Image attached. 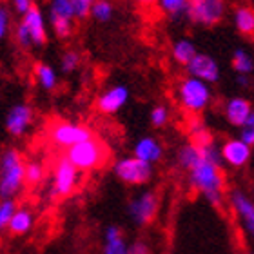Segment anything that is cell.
Wrapping results in <instances>:
<instances>
[{
  "instance_id": "35",
  "label": "cell",
  "mask_w": 254,
  "mask_h": 254,
  "mask_svg": "<svg viewBox=\"0 0 254 254\" xmlns=\"http://www.w3.org/2000/svg\"><path fill=\"white\" fill-rule=\"evenodd\" d=\"M242 140H244L247 145H254V113H251L249 120H247V124L244 126Z\"/></svg>"
},
{
  "instance_id": "14",
  "label": "cell",
  "mask_w": 254,
  "mask_h": 254,
  "mask_svg": "<svg viewBox=\"0 0 254 254\" xmlns=\"http://www.w3.org/2000/svg\"><path fill=\"white\" fill-rule=\"evenodd\" d=\"M231 205L251 238L254 240V201L242 190L231 192Z\"/></svg>"
},
{
  "instance_id": "28",
  "label": "cell",
  "mask_w": 254,
  "mask_h": 254,
  "mask_svg": "<svg viewBox=\"0 0 254 254\" xmlns=\"http://www.w3.org/2000/svg\"><path fill=\"white\" fill-rule=\"evenodd\" d=\"M60 71L65 74L69 73H74L80 65V53L78 51H74V49H67V51H64L62 57H60Z\"/></svg>"
},
{
  "instance_id": "30",
  "label": "cell",
  "mask_w": 254,
  "mask_h": 254,
  "mask_svg": "<svg viewBox=\"0 0 254 254\" xmlns=\"http://www.w3.org/2000/svg\"><path fill=\"white\" fill-rule=\"evenodd\" d=\"M44 176H46V169L40 162H27L26 165V184L27 186H38L42 184Z\"/></svg>"
},
{
  "instance_id": "18",
  "label": "cell",
  "mask_w": 254,
  "mask_h": 254,
  "mask_svg": "<svg viewBox=\"0 0 254 254\" xmlns=\"http://www.w3.org/2000/svg\"><path fill=\"white\" fill-rule=\"evenodd\" d=\"M33 223H35V216H33V212L27 209V207H18L13 214L9 222V234L13 236H22V234H27L29 231L33 229Z\"/></svg>"
},
{
  "instance_id": "4",
  "label": "cell",
  "mask_w": 254,
  "mask_h": 254,
  "mask_svg": "<svg viewBox=\"0 0 254 254\" xmlns=\"http://www.w3.org/2000/svg\"><path fill=\"white\" fill-rule=\"evenodd\" d=\"M65 158L78 171H93L106 164L107 149L100 140H96L93 136L89 140H85V142H80L71 149H67Z\"/></svg>"
},
{
  "instance_id": "26",
  "label": "cell",
  "mask_w": 254,
  "mask_h": 254,
  "mask_svg": "<svg viewBox=\"0 0 254 254\" xmlns=\"http://www.w3.org/2000/svg\"><path fill=\"white\" fill-rule=\"evenodd\" d=\"M158 7L169 16H180L187 15V5L189 0H158Z\"/></svg>"
},
{
  "instance_id": "6",
  "label": "cell",
  "mask_w": 254,
  "mask_h": 254,
  "mask_svg": "<svg viewBox=\"0 0 254 254\" xmlns=\"http://www.w3.org/2000/svg\"><path fill=\"white\" fill-rule=\"evenodd\" d=\"M49 27L59 38L65 40L73 35L74 29V15L71 0H49Z\"/></svg>"
},
{
  "instance_id": "36",
  "label": "cell",
  "mask_w": 254,
  "mask_h": 254,
  "mask_svg": "<svg viewBox=\"0 0 254 254\" xmlns=\"http://www.w3.org/2000/svg\"><path fill=\"white\" fill-rule=\"evenodd\" d=\"M9 4L15 9V13H18L20 16H24L26 13H29L35 7L33 0H9Z\"/></svg>"
},
{
  "instance_id": "11",
  "label": "cell",
  "mask_w": 254,
  "mask_h": 254,
  "mask_svg": "<svg viewBox=\"0 0 254 254\" xmlns=\"http://www.w3.org/2000/svg\"><path fill=\"white\" fill-rule=\"evenodd\" d=\"M225 13L223 0H189L187 16L200 26H214Z\"/></svg>"
},
{
  "instance_id": "8",
  "label": "cell",
  "mask_w": 254,
  "mask_h": 254,
  "mask_svg": "<svg viewBox=\"0 0 254 254\" xmlns=\"http://www.w3.org/2000/svg\"><path fill=\"white\" fill-rule=\"evenodd\" d=\"M49 138L55 145L64 147L65 151L71 149L73 145L80 142H85L93 138L91 131L82 124L76 122H65V120H60V122H55L53 126L49 127Z\"/></svg>"
},
{
  "instance_id": "3",
  "label": "cell",
  "mask_w": 254,
  "mask_h": 254,
  "mask_svg": "<svg viewBox=\"0 0 254 254\" xmlns=\"http://www.w3.org/2000/svg\"><path fill=\"white\" fill-rule=\"evenodd\" d=\"M15 42L22 49L42 48L48 42V22L37 5L22 16L15 27Z\"/></svg>"
},
{
  "instance_id": "20",
  "label": "cell",
  "mask_w": 254,
  "mask_h": 254,
  "mask_svg": "<svg viewBox=\"0 0 254 254\" xmlns=\"http://www.w3.org/2000/svg\"><path fill=\"white\" fill-rule=\"evenodd\" d=\"M129 247H127L124 234L120 227L111 225L106 229L104 234V254H127Z\"/></svg>"
},
{
  "instance_id": "9",
  "label": "cell",
  "mask_w": 254,
  "mask_h": 254,
  "mask_svg": "<svg viewBox=\"0 0 254 254\" xmlns=\"http://www.w3.org/2000/svg\"><path fill=\"white\" fill-rule=\"evenodd\" d=\"M115 175L118 180H122L127 186H143L151 180L153 167L147 162H143L136 156H131V158L118 160L115 164Z\"/></svg>"
},
{
  "instance_id": "31",
  "label": "cell",
  "mask_w": 254,
  "mask_h": 254,
  "mask_svg": "<svg viewBox=\"0 0 254 254\" xmlns=\"http://www.w3.org/2000/svg\"><path fill=\"white\" fill-rule=\"evenodd\" d=\"M233 65L240 74H247L253 71V60H251V57L245 51H236L234 53Z\"/></svg>"
},
{
  "instance_id": "19",
  "label": "cell",
  "mask_w": 254,
  "mask_h": 254,
  "mask_svg": "<svg viewBox=\"0 0 254 254\" xmlns=\"http://www.w3.org/2000/svg\"><path fill=\"white\" fill-rule=\"evenodd\" d=\"M134 156L147 164H154L162 158V145L158 143V140L147 136L138 140V143L134 145Z\"/></svg>"
},
{
  "instance_id": "2",
  "label": "cell",
  "mask_w": 254,
  "mask_h": 254,
  "mask_svg": "<svg viewBox=\"0 0 254 254\" xmlns=\"http://www.w3.org/2000/svg\"><path fill=\"white\" fill-rule=\"evenodd\" d=\"M26 162L16 149L0 153V200L15 198L26 186Z\"/></svg>"
},
{
  "instance_id": "25",
  "label": "cell",
  "mask_w": 254,
  "mask_h": 254,
  "mask_svg": "<svg viewBox=\"0 0 254 254\" xmlns=\"http://www.w3.org/2000/svg\"><path fill=\"white\" fill-rule=\"evenodd\" d=\"M173 57H175L176 62L189 65L190 60L196 57V49L189 40H180V42H176L175 48H173Z\"/></svg>"
},
{
  "instance_id": "38",
  "label": "cell",
  "mask_w": 254,
  "mask_h": 254,
  "mask_svg": "<svg viewBox=\"0 0 254 254\" xmlns=\"http://www.w3.org/2000/svg\"><path fill=\"white\" fill-rule=\"evenodd\" d=\"M131 2H134V4H138V5H142V7H149V5L156 4L158 0H131Z\"/></svg>"
},
{
  "instance_id": "7",
  "label": "cell",
  "mask_w": 254,
  "mask_h": 254,
  "mask_svg": "<svg viewBox=\"0 0 254 254\" xmlns=\"http://www.w3.org/2000/svg\"><path fill=\"white\" fill-rule=\"evenodd\" d=\"M78 180H80V171L65 156L59 158L53 167L51 196H55V198H65V196H69L76 189Z\"/></svg>"
},
{
  "instance_id": "12",
  "label": "cell",
  "mask_w": 254,
  "mask_h": 254,
  "mask_svg": "<svg viewBox=\"0 0 254 254\" xmlns=\"http://www.w3.org/2000/svg\"><path fill=\"white\" fill-rule=\"evenodd\" d=\"M33 120H35V111L29 104H15L13 107H9L4 118L5 131L15 138L24 136L33 126Z\"/></svg>"
},
{
  "instance_id": "1",
  "label": "cell",
  "mask_w": 254,
  "mask_h": 254,
  "mask_svg": "<svg viewBox=\"0 0 254 254\" xmlns=\"http://www.w3.org/2000/svg\"><path fill=\"white\" fill-rule=\"evenodd\" d=\"M189 184L201 196H205V200L211 201L212 205H222L223 192H225V176L222 173V165L201 158L189 171Z\"/></svg>"
},
{
  "instance_id": "17",
  "label": "cell",
  "mask_w": 254,
  "mask_h": 254,
  "mask_svg": "<svg viewBox=\"0 0 254 254\" xmlns=\"http://www.w3.org/2000/svg\"><path fill=\"white\" fill-rule=\"evenodd\" d=\"M251 113V104L244 98H233L225 106V117L233 126H245Z\"/></svg>"
},
{
  "instance_id": "39",
  "label": "cell",
  "mask_w": 254,
  "mask_h": 254,
  "mask_svg": "<svg viewBox=\"0 0 254 254\" xmlns=\"http://www.w3.org/2000/svg\"><path fill=\"white\" fill-rule=\"evenodd\" d=\"M240 84H242V85H247V84H249V80H247V78H245V74H240Z\"/></svg>"
},
{
  "instance_id": "22",
  "label": "cell",
  "mask_w": 254,
  "mask_h": 254,
  "mask_svg": "<svg viewBox=\"0 0 254 254\" xmlns=\"http://www.w3.org/2000/svg\"><path fill=\"white\" fill-rule=\"evenodd\" d=\"M234 22L238 31L245 37H254V9L249 5H242L234 11Z\"/></svg>"
},
{
  "instance_id": "32",
  "label": "cell",
  "mask_w": 254,
  "mask_h": 254,
  "mask_svg": "<svg viewBox=\"0 0 254 254\" xmlns=\"http://www.w3.org/2000/svg\"><path fill=\"white\" fill-rule=\"evenodd\" d=\"M71 4H73L76 20H82L85 16H91V7L95 4V0H71Z\"/></svg>"
},
{
  "instance_id": "21",
  "label": "cell",
  "mask_w": 254,
  "mask_h": 254,
  "mask_svg": "<svg viewBox=\"0 0 254 254\" xmlns=\"http://www.w3.org/2000/svg\"><path fill=\"white\" fill-rule=\"evenodd\" d=\"M35 80H37L38 87H42L44 91H55L59 85V74L53 65L46 62H38L35 65Z\"/></svg>"
},
{
  "instance_id": "33",
  "label": "cell",
  "mask_w": 254,
  "mask_h": 254,
  "mask_svg": "<svg viewBox=\"0 0 254 254\" xmlns=\"http://www.w3.org/2000/svg\"><path fill=\"white\" fill-rule=\"evenodd\" d=\"M11 29V13L5 5H0V40L7 37Z\"/></svg>"
},
{
  "instance_id": "24",
  "label": "cell",
  "mask_w": 254,
  "mask_h": 254,
  "mask_svg": "<svg viewBox=\"0 0 254 254\" xmlns=\"http://www.w3.org/2000/svg\"><path fill=\"white\" fill-rule=\"evenodd\" d=\"M201 158H203L201 147H198V145H194V143L184 145V147L178 151V164H180V167H184L186 171L192 169Z\"/></svg>"
},
{
  "instance_id": "13",
  "label": "cell",
  "mask_w": 254,
  "mask_h": 254,
  "mask_svg": "<svg viewBox=\"0 0 254 254\" xmlns=\"http://www.w3.org/2000/svg\"><path fill=\"white\" fill-rule=\"evenodd\" d=\"M129 100V89L126 85H113L107 91H104L98 100H96V109L104 115H113L120 111Z\"/></svg>"
},
{
  "instance_id": "15",
  "label": "cell",
  "mask_w": 254,
  "mask_h": 254,
  "mask_svg": "<svg viewBox=\"0 0 254 254\" xmlns=\"http://www.w3.org/2000/svg\"><path fill=\"white\" fill-rule=\"evenodd\" d=\"M187 71L194 78H200L203 82H216L218 76H220L216 62L211 57H207V55H196L194 59L190 60L189 65H187Z\"/></svg>"
},
{
  "instance_id": "5",
  "label": "cell",
  "mask_w": 254,
  "mask_h": 254,
  "mask_svg": "<svg viewBox=\"0 0 254 254\" xmlns=\"http://www.w3.org/2000/svg\"><path fill=\"white\" fill-rule=\"evenodd\" d=\"M209 100H211V91L203 80L190 76V78L182 80L178 85V102L190 115L203 111Z\"/></svg>"
},
{
  "instance_id": "34",
  "label": "cell",
  "mask_w": 254,
  "mask_h": 254,
  "mask_svg": "<svg viewBox=\"0 0 254 254\" xmlns=\"http://www.w3.org/2000/svg\"><path fill=\"white\" fill-rule=\"evenodd\" d=\"M167 120H169V111L164 106L154 107L153 111H151V122H153V126L162 127L167 124Z\"/></svg>"
},
{
  "instance_id": "27",
  "label": "cell",
  "mask_w": 254,
  "mask_h": 254,
  "mask_svg": "<svg viewBox=\"0 0 254 254\" xmlns=\"http://www.w3.org/2000/svg\"><path fill=\"white\" fill-rule=\"evenodd\" d=\"M91 16L96 22H109L113 18V4L109 0H95L91 7Z\"/></svg>"
},
{
  "instance_id": "16",
  "label": "cell",
  "mask_w": 254,
  "mask_h": 254,
  "mask_svg": "<svg viewBox=\"0 0 254 254\" xmlns=\"http://www.w3.org/2000/svg\"><path fill=\"white\" fill-rule=\"evenodd\" d=\"M222 154H223V160L229 165L242 167V165H245L249 162L251 151H249V145L244 140H231V142H227L223 145Z\"/></svg>"
},
{
  "instance_id": "29",
  "label": "cell",
  "mask_w": 254,
  "mask_h": 254,
  "mask_svg": "<svg viewBox=\"0 0 254 254\" xmlns=\"http://www.w3.org/2000/svg\"><path fill=\"white\" fill-rule=\"evenodd\" d=\"M18 209L15 203V198H4V200H0V233L4 231V229L9 227V222L15 211Z\"/></svg>"
},
{
  "instance_id": "10",
  "label": "cell",
  "mask_w": 254,
  "mask_h": 254,
  "mask_svg": "<svg viewBox=\"0 0 254 254\" xmlns=\"http://www.w3.org/2000/svg\"><path fill=\"white\" fill-rule=\"evenodd\" d=\"M158 194L154 190H143L138 196H134L131 201H129V207H127V212L131 220L136 225L143 227V225H149L156 218V212H158Z\"/></svg>"
},
{
  "instance_id": "37",
  "label": "cell",
  "mask_w": 254,
  "mask_h": 254,
  "mask_svg": "<svg viewBox=\"0 0 254 254\" xmlns=\"http://www.w3.org/2000/svg\"><path fill=\"white\" fill-rule=\"evenodd\" d=\"M127 254H149V247L143 242H134L132 245H129Z\"/></svg>"
},
{
  "instance_id": "23",
  "label": "cell",
  "mask_w": 254,
  "mask_h": 254,
  "mask_svg": "<svg viewBox=\"0 0 254 254\" xmlns=\"http://www.w3.org/2000/svg\"><path fill=\"white\" fill-rule=\"evenodd\" d=\"M187 132H189L190 136V142L194 143V145H198V147H203L207 143H212L211 132H209V129L198 118H190L189 122H187Z\"/></svg>"
}]
</instances>
